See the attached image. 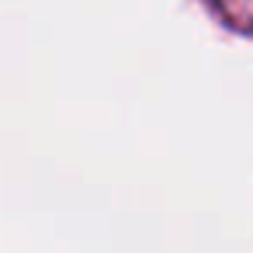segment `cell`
<instances>
[{
    "label": "cell",
    "instance_id": "1",
    "mask_svg": "<svg viewBox=\"0 0 253 253\" xmlns=\"http://www.w3.org/2000/svg\"><path fill=\"white\" fill-rule=\"evenodd\" d=\"M211 7V14L229 25L232 32H243V35H253V0H205Z\"/></svg>",
    "mask_w": 253,
    "mask_h": 253
}]
</instances>
